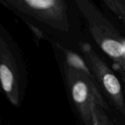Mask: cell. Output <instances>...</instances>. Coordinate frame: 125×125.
<instances>
[{
    "label": "cell",
    "mask_w": 125,
    "mask_h": 125,
    "mask_svg": "<svg viewBox=\"0 0 125 125\" xmlns=\"http://www.w3.org/2000/svg\"><path fill=\"white\" fill-rule=\"evenodd\" d=\"M75 4L86 19L94 42L111 60L113 70L125 81V37L92 1L76 0Z\"/></svg>",
    "instance_id": "6da1fadb"
},
{
    "label": "cell",
    "mask_w": 125,
    "mask_h": 125,
    "mask_svg": "<svg viewBox=\"0 0 125 125\" xmlns=\"http://www.w3.org/2000/svg\"><path fill=\"white\" fill-rule=\"evenodd\" d=\"M27 86V69L20 48L0 21V86L15 107L23 101Z\"/></svg>",
    "instance_id": "7a4b0ae2"
},
{
    "label": "cell",
    "mask_w": 125,
    "mask_h": 125,
    "mask_svg": "<svg viewBox=\"0 0 125 125\" xmlns=\"http://www.w3.org/2000/svg\"><path fill=\"white\" fill-rule=\"evenodd\" d=\"M63 76L69 95L83 125H92V109L97 105L106 111L109 107L95 80L63 64Z\"/></svg>",
    "instance_id": "3957f363"
},
{
    "label": "cell",
    "mask_w": 125,
    "mask_h": 125,
    "mask_svg": "<svg viewBox=\"0 0 125 125\" xmlns=\"http://www.w3.org/2000/svg\"><path fill=\"white\" fill-rule=\"evenodd\" d=\"M0 4L53 29L64 32L70 29L68 5L64 0H0Z\"/></svg>",
    "instance_id": "277c9868"
},
{
    "label": "cell",
    "mask_w": 125,
    "mask_h": 125,
    "mask_svg": "<svg viewBox=\"0 0 125 125\" xmlns=\"http://www.w3.org/2000/svg\"><path fill=\"white\" fill-rule=\"evenodd\" d=\"M83 59L87 63L93 77L100 89L111 104L122 114H125V101L122 86L107 63L88 42L80 44Z\"/></svg>",
    "instance_id": "5b68a950"
},
{
    "label": "cell",
    "mask_w": 125,
    "mask_h": 125,
    "mask_svg": "<svg viewBox=\"0 0 125 125\" xmlns=\"http://www.w3.org/2000/svg\"><path fill=\"white\" fill-rule=\"evenodd\" d=\"M57 48L61 51L63 59H64V64L67 66L68 67L94 80L93 75L86 62L83 57L77 53L76 52L71 51L70 49L65 48L63 46L56 44Z\"/></svg>",
    "instance_id": "8992f818"
},
{
    "label": "cell",
    "mask_w": 125,
    "mask_h": 125,
    "mask_svg": "<svg viewBox=\"0 0 125 125\" xmlns=\"http://www.w3.org/2000/svg\"><path fill=\"white\" fill-rule=\"evenodd\" d=\"M92 125H120L109 116L106 110L97 105H94L92 109Z\"/></svg>",
    "instance_id": "52a82bcc"
},
{
    "label": "cell",
    "mask_w": 125,
    "mask_h": 125,
    "mask_svg": "<svg viewBox=\"0 0 125 125\" xmlns=\"http://www.w3.org/2000/svg\"><path fill=\"white\" fill-rule=\"evenodd\" d=\"M101 3L111 12L122 24L125 23V0H103Z\"/></svg>",
    "instance_id": "ba28073f"
},
{
    "label": "cell",
    "mask_w": 125,
    "mask_h": 125,
    "mask_svg": "<svg viewBox=\"0 0 125 125\" xmlns=\"http://www.w3.org/2000/svg\"><path fill=\"white\" fill-rule=\"evenodd\" d=\"M26 23L28 25L29 28L30 29V30L31 31V32L34 35L37 40H42L45 38L43 32L40 29H39L36 26H34L33 24L30 23L29 21H26Z\"/></svg>",
    "instance_id": "9c48e42d"
}]
</instances>
